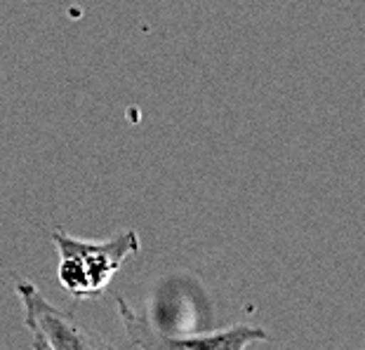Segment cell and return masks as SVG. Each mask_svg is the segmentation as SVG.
<instances>
[{
	"mask_svg": "<svg viewBox=\"0 0 365 350\" xmlns=\"http://www.w3.org/2000/svg\"><path fill=\"white\" fill-rule=\"evenodd\" d=\"M115 303H118V315L125 327L128 341L139 350H245L247 346L269 339L267 329L247 322L203 334H189V336H173L163 332L149 315L130 306L123 297H118Z\"/></svg>",
	"mask_w": 365,
	"mask_h": 350,
	"instance_id": "cell-2",
	"label": "cell"
},
{
	"mask_svg": "<svg viewBox=\"0 0 365 350\" xmlns=\"http://www.w3.org/2000/svg\"><path fill=\"white\" fill-rule=\"evenodd\" d=\"M31 341H34V350H48V346L43 344V339L36 336V334H31Z\"/></svg>",
	"mask_w": 365,
	"mask_h": 350,
	"instance_id": "cell-4",
	"label": "cell"
},
{
	"mask_svg": "<svg viewBox=\"0 0 365 350\" xmlns=\"http://www.w3.org/2000/svg\"><path fill=\"white\" fill-rule=\"evenodd\" d=\"M52 243L59 252L57 280L73 299L102 297L123 263L139 254L142 247L135 228L120 230L102 243H90L64 228H54Z\"/></svg>",
	"mask_w": 365,
	"mask_h": 350,
	"instance_id": "cell-1",
	"label": "cell"
},
{
	"mask_svg": "<svg viewBox=\"0 0 365 350\" xmlns=\"http://www.w3.org/2000/svg\"><path fill=\"white\" fill-rule=\"evenodd\" d=\"M363 350H365V348H363Z\"/></svg>",
	"mask_w": 365,
	"mask_h": 350,
	"instance_id": "cell-5",
	"label": "cell"
},
{
	"mask_svg": "<svg viewBox=\"0 0 365 350\" xmlns=\"http://www.w3.org/2000/svg\"><path fill=\"white\" fill-rule=\"evenodd\" d=\"M14 290L24 306L26 329L41 336L48 350H113L99 334L83 327L71 313L54 308L36 285L17 280Z\"/></svg>",
	"mask_w": 365,
	"mask_h": 350,
	"instance_id": "cell-3",
	"label": "cell"
}]
</instances>
